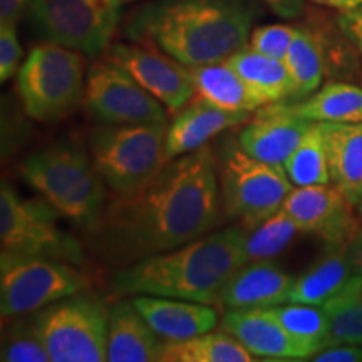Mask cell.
<instances>
[{
    "label": "cell",
    "instance_id": "40",
    "mask_svg": "<svg viewBox=\"0 0 362 362\" xmlns=\"http://www.w3.org/2000/svg\"><path fill=\"white\" fill-rule=\"evenodd\" d=\"M312 2L319 4V6L337 8V11H349V8L362 6V0H312Z\"/></svg>",
    "mask_w": 362,
    "mask_h": 362
},
{
    "label": "cell",
    "instance_id": "37",
    "mask_svg": "<svg viewBox=\"0 0 362 362\" xmlns=\"http://www.w3.org/2000/svg\"><path fill=\"white\" fill-rule=\"evenodd\" d=\"M30 0H0V25H17Z\"/></svg>",
    "mask_w": 362,
    "mask_h": 362
},
{
    "label": "cell",
    "instance_id": "1",
    "mask_svg": "<svg viewBox=\"0 0 362 362\" xmlns=\"http://www.w3.org/2000/svg\"><path fill=\"white\" fill-rule=\"evenodd\" d=\"M220 183L208 144L176 156L141 187L115 193L89 230L112 264H133L200 238L216 225Z\"/></svg>",
    "mask_w": 362,
    "mask_h": 362
},
{
    "label": "cell",
    "instance_id": "9",
    "mask_svg": "<svg viewBox=\"0 0 362 362\" xmlns=\"http://www.w3.org/2000/svg\"><path fill=\"white\" fill-rule=\"evenodd\" d=\"M88 287V275L69 262L11 252H2L0 257V310L4 317L34 314Z\"/></svg>",
    "mask_w": 362,
    "mask_h": 362
},
{
    "label": "cell",
    "instance_id": "6",
    "mask_svg": "<svg viewBox=\"0 0 362 362\" xmlns=\"http://www.w3.org/2000/svg\"><path fill=\"white\" fill-rule=\"evenodd\" d=\"M168 124H106L90 134V156L112 193L141 187L166 158Z\"/></svg>",
    "mask_w": 362,
    "mask_h": 362
},
{
    "label": "cell",
    "instance_id": "42",
    "mask_svg": "<svg viewBox=\"0 0 362 362\" xmlns=\"http://www.w3.org/2000/svg\"><path fill=\"white\" fill-rule=\"evenodd\" d=\"M124 2H133V0H124Z\"/></svg>",
    "mask_w": 362,
    "mask_h": 362
},
{
    "label": "cell",
    "instance_id": "29",
    "mask_svg": "<svg viewBox=\"0 0 362 362\" xmlns=\"http://www.w3.org/2000/svg\"><path fill=\"white\" fill-rule=\"evenodd\" d=\"M320 307L329 319L330 346H362V275H352Z\"/></svg>",
    "mask_w": 362,
    "mask_h": 362
},
{
    "label": "cell",
    "instance_id": "38",
    "mask_svg": "<svg viewBox=\"0 0 362 362\" xmlns=\"http://www.w3.org/2000/svg\"><path fill=\"white\" fill-rule=\"evenodd\" d=\"M272 11L284 19H297L304 13V0H264Z\"/></svg>",
    "mask_w": 362,
    "mask_h": 362
},
{
    "label": "cell",
    "instance_id": "27",
    "mask_svg": "<svg viewBox=\"0 0 362 362\" xmlns=\"http://www.w3.org/2000/svg\"><path fill=\"white\" fill-rule=\"evenodd\" d=\"M284 62L291 72L293 83L291 101H302L309 98L322 83L325 72L322 40L305 27H297Z\"/></svg>",
    "mask_w": 362,
    "mask_h": 362
},
{
    "label": "cell",
    "instance_id": "34",
    "mask_svg": "<svg viewBox=\"0 0 362 362\" xmlns=\"http://www.w3.org/2000/svg\"><path fill=\"white\" fill-rule=\"evenodd\" d=\"M22 47L16 25H0V81L6 83L19 69Z\"/></svg>",
    "mask_w": 362,
    "mask_h": 362
},
{
    "label": "cell",
    "instance_id": "15",
    "mask_svg": "<svg viewBox=\"0 0 362 362\" xmlns=\"http://www.w3.org/2000/svg\"><path fill=\"white\" fill-rule=\"evenodd\" d=\"M314 121L284 111L279 103L260 107L238 136V144L248 155L272 166L284 168L287 158L304 139Z\"/></svg>",
    "mask_w": 362,
    "mask_h": 362
},
{
    "label": "cell",
    "instance_id": "24",
    "mask_svg": "<svg viewBox=\"0 0 362 362\" xmlns=\"http://www.w3.org/2000/svg\"><path fill=\"white\" fill-rule=\"evenodd\" d=\"M284 111L314 123H361L362 89L347 83H327L302 101L279 103Z\"/></svg>",
    "mask_w": 362,
    "mask_h": 362
},
{
    "label": "cell",
    "instance_id": "31",
    "mask_svg": "<svg viewBox=\"0 0 362 362\" xmlns=\"http://www.w3.org/2000/svg\"><path fill=\"white\" fill-rule=\"evenodd\" d=\"M297 232L300 230L296 221L280 208L277 214L255 226L250 235L247 233L245 252L248 262L274 259L275 255L285 250V247L292 242Z\"/></svg>",
    "mask_w": 362,
    "mask_h": 362
},
{
    "label": "cell",
    "instance_id": "13",
    "mask_svg": "<svg viewBox=\"0 0 362 362\" xmlns=\"http://www.w3.org/2000/svg\"><path fill=\"white\" fill-rule=\"evenodd\" d=\"M106 59L128 72L170 111H181L197 96L188 67L155 47L110 44Z\"/></svg>",
    "mask_w": 362,
    "mask_h": 362
},
{
    "label": "cell",
    "instance_id": "39",
    "mask_svg": "<svg viewBox=\"0 0 362 362\" xmlns=\"http://www.w3.org/2000/svg\"><path fill=\"white\" fill-rule=\"evenodd\" d=\"M347 255L354 275H362V226L347 243Z\"/></svg>",
    "mask_w": 362,
    "mask_h": 362
},
{
    "label": "cell",
    "instance_id": "33",
    "mask_svg": "<svg viewBox=\"0 0 362 362\" xmlns=\"http://www.w3.org/2000/svg\"><path fill=\"white\" fill-rule=\"evenodd\" d=\"M296 29L297 27L284 24L257 27L252 30L250 39H248V47L269 57L284 61L296 35Z\"/></svg>",
    "mask_w": 362,
    "mask_h": 362
},
{
    "label": "cell",
    "instance_id": "16",
    "mask_svg": "<svg viewBox=\"0 0 362 362\" xmlns=\"http://www.w3.org/2000/svg\"><path fill=\"white\" fill-rule=\"evenodd\" d=\"M296 279L270 260L245 264L235 272L220 293L226 309L275 307L288 304Z\"/></svg>",
    "mask_w": 362,
    "mask_h": 362
},
{
    "label": "cell",
    "instance_id": "28",
    "mask_svg": "<svg viewBox=\"0 0 362 362\" xmlns=\"http://www.w3.org/2000/svg\"><path fill=\"white\" fill-rule=\"evenodd\" d=\"M293 339L305 359L330 346L329 319L320 305L291 304L267 307Z\"/></svg>",
    "mask_w": 362,
    "mask_h": 362
},
{
    "label": "cell",
    "instance_id": "18",
    "mask_svg": "<svg viewBox=\"0 0 362 362\" xmlns=\"http://www.w3.org/2000/svg\"><path fill=\"white\" fill-rule=\"evenodd\" d=\"M248 116L250 112L221 110L194 96L166 129V158L173 160L205 146L221 131L245 123Z\"/></svg>",
    "mask_w": 362,
    "mask_h": 362
},
{
    "label": "cell",
    "instance_id": "12",
    "mask_svg": "<svg viewBox=\"0 0 362 362\" xmlns=\"http://www.w3.org/2000/svg\"><path fill=\"white\" fill-rule=\"evenodd\" d=\"M84 96L89 111L104 124H168L163 104L107 59L89 67Z\"/></svg>",
    "mask_w": 362,
    "mask_h": 362
},
{
    "label": "cell",
    "instance_id": "20",
    "mask_svg": "<svg viewBox=\"0 0 362 362\" xmlns=\"http://www.w3.org/2000/svg\"><path fill=\"white\" fill-rule=\"evenodd\" d=\"M166 341L139 314L133 300H121L110 310L107 361L160 362Z\"/></svg>",
    "mask_w": 362,
    "mask_h": 362
},
{
    "label": "cell",
    "instance_id": "2",
    "mask_svg": "<svg viewBox=\"0 0 362 362\" xmlns=\"http://www.w3.org/2000/svg\"><path fill=\"white\" fill-rule=\"evenodd\" d=\"M250 0H151L131 13L124 35L185 66L226 61L250 39Z\"/></svg>",
    "mask_w": 362,
    "mask_h": 362
},
{
    "label": "cell",
    "instance_id": "25",
    "mask_svg": "<svg viewBox=\"0 0 362 362\" xmlns=\"http://www.w3.org/2000/svg\"><path fill=\"white\" fill-rule=\"evenodd\" d=\"M226 62L267 104L291 101L293 83L284 61L265 56L245 45L226 59Z\"/></svg>",
    "mask_w": 362,
    "mask_h": 362
},
{
    "label": "cell",
    "instance_id": "17",
    "mask_svg": "<svg viewBox=\"0 0 362 362\" xmlns=\"http://www.w3.org/2000/svg\"><path fill=\"white\" fill-rule=\"evenodd\" d=\"M133 304L158 336L166 342L187 341L210 332L218 324V314L208 304L160 296H134Z\"/></svg>",
    "mask_w": 362,
    "mask_h": 362
},
{
    "label": "cell",
    "instance_id": "22",
    "mask_svg": "<svg viewBox=\"0 0 362 362\" xmlns=\"http://www.w3.org/2000/svg\"><path fill=\"white\" fill-rule=\"evenodd\" d=\"M197 98L226 111L252 112L267 103L248 86L226 61L202 66H187Z\"/></svg>",
    "mask_w": 362,
    "mask_h": 362
},
{
    "label": "cell",
    "instance_id": "4",
    "mask_svg": "<svg viewBox=\"0 0 362 362\" xmlns=\"http://www.w3.org/2000/svg\"><path fill=\"white\" fill-rule=\"evenodd\" d=\"M22 175L59 214L88 232L96 225L106 181L83 149L67 143L40 149L22 165Z\"/></svg>",
    "mask_w": 362,
    "mask_h": 362
},
{
    "label": "cell",
    "instance_id": "3",
    "mask_svg": "<svg viewBox=\"0 0 362 362\" xmlns=\"http://www.w3.org/2000/svg\"><path fill=\"white\" fill-rule=\"evenodd\" d=\"M245 240L247 233L232 226L173 250L144 257L116 272L112 291L218 304L225 284L248 264Z\"/></svg>",
    "mask_w": 362,
    "mask_h": 362
},
{
    "label": "cell",
    "instance_id": "32",
    "mask_svg": "<svg viewBox=\"0 0 362 362\" xmlns=\"http://www.w3.org/2000/svg\"><path fill=\"white\" fill-rule=\"evenodd\" d=\"M4 362H45L51 361L47 349L40 341L30 320H19L8 327L2 342Z\"/></svg>",
    "mask_w": 362,
    "mask_h": 362
},
{
    "label": "cell",
    "instance_id": "7",
    "mask_svg": "<svg viewBox=\"0 0 362 362\" xmlns=\"http://www.w3.org/2000/svg\"><path fill=\"white\" fill-rule=\"evenodd\" d=\"M17 90L30 117L56 121L84 96V59L81 52L52 42L35 45L17 74Z\"/></svg>",
    "mask_w": 362,
    "mask_h": 362
},
{
    "label": "cell",
    "instance_id": "23",
    "mask_svg": "<svg viewBox=\"0 0 362 362\" xmlns=\"http://www.w3.org/2000/svg\"><path fill=\"white\" fill-rule=\"evenodd\" d=\"M352 275L354 272L347 255V243L325 242V248L319 259L309 270L296 279L288 302L322 305L334 293L341 291Z\"/></svg>",
    "mask_w": 362,
    "mask_h": 362
},
{
    "label": "cell",
    "instance_id": "35",
    "mask_svg": "<svg viewBox=\"0 0 362 362\" xmlns=\"http://www.w3.org/2000/svg\"><path fill=\"white\" fill-rule=\"evenodd\" d=\"M337 25L344 37L354 45L356 51L362 57V6L342 11L337 19Z\"/></svg>",
    "mask_w": 362,
    "mask_h": 362
},
{
    "label": "cell",
    "instance_id": "8",
    "mask_svg": "<svg viewBox=\"0 0 362 362\" xmlns=\"http://www.w3.org/2000/svg\"><path fill=\"white\" fill-rule=\"evenodd\" d=\"M218 176L223 210L248 230L280 211L293 189L284 168L257 160L233 143L220 156Z\"/></svg>",
    "mask_w": 362,
    "mask_h": 362
},
{
    "label": "cell",
    "instance_id": "30",
    "mask_svg": "<svg viewBox=\"0 0 362 362\" xmlns=\"http://www.w3.org/2000/svg\"><path fill=\"white\" fill-rule=\"evenodd\" d=\"M287 178L293 187L327 185L330 181L327 148L320 123H314L298 146L284 165Z\"/></svg>",
    "mask_w": 362,
    "mask_h": 362
},
{
    "label": "cell",
    "instance_id": "14",
    "mask_svg": "<svg viewBox=\"0 0 362 362\" xmlns=\"http://www.w3.org/2000/svg\"><path fill=\"white\" fill-rule=\"evenodd\" d=\"M352 206L334 185H312L293 188L282 210L300 232L315 233L329 243H349L361 228Z\"/></svg>",
    "mask_w": 362,
    "mask_h": 362
},
{
    "label": "cell",
    "instance_id": "5",
    "mask_svg": "<svg viewBox=\"0 0 362 362\" xmlns=\"http://www.w3.org/2000/svg\"><path fill=\"white\" fill-rule=\"evenodd\" d=\"M30 324L52 362L107 361L110 310L101 298L76 293L44 307Z\"/></svg>",
    "mask_w": 362,
    "mask_h": 362
},
{
    "label": "cell",
    "instance_id": "19",
    "mask_svg": "<svg viewBox=\"0 0 362 362\" xmlns=\"http://www.w3.org/2000/svg\"><path fill=\"white\" fill-rule=\"evenodd\" d=\"M221 327L237 337L253 356L265 359H305L267 307L228 309L221 319Z\"/></svg>",
    "mask_w": 362,
    "mask_h": 362
},
{
    "label": "cell",
    "instance_id": "36",
    "mask_svg": "<svg viewBox=\"0 0 362 362\" xmlns=\"http://www.w3.org/2000/svg\"><path fill=\"white\" fill-rule=\"evenodd\" d=\"M317 362H362V347L354 344L330 346L312 357Z\"/></svg>",
    "mask_w": 362,
    "mask_h": 362
},
{
    "label": "cell",
    "instance_id": "11",
    "mask_svg": "<svg viewBox=\"0 0 362 362\" xmlns=\"http://www.w3.org/2000/svg\"><path fill=\"white\" fill-rule=\"evenodd\" d=\"M59 215L49 202L25 200L4 181L0 189L2 252L83 264V248L59 228Z\"/></svg>",
    "mask_w": 362,
    "mask_h": 362
},
{
    "label": "cell",
    "instance_id": "21",
    "mask_svg": "<svg viewBox=\"0 0 362 362\" xmlns=\"http://www.w3.org/2000/svg\"><path fill=\"white\" fill-rule=\"evenodd\" d=\"M320 126L327 148L330 181L356 206L362 198V121Z\"/></svg>",
    "mask_w": 362,
    "mask_h": 362
},
{
    "label": "cell",
    "instance_id": "41",
    "mask_svg": "<svg viewBox=\"0 0 362 362\" xmlns=\"http://www.w3.org/2000/svg\"><path fill=\"white\" fill-rule=\"evenodd\" d=\"M356 210H357V214H359V216H361V220H362V198L359 202L356 203Z\"/></svg>",
    "mask_w": 362,
    "mask_h": 362
},
{
    "label": "cell",
    "instance_id": "26",
    "mask_svg": "<svg viewBox=\"0 0 362 362\" xmlns=\"http://www.w3.org/2000/svg\"><path fill=\"white\" fill-rule=\"evenodd\" d=\"M250 351L228 332H205L187 341L166 342L160 362H252Z\"/></svg>",
    "mask_w": 362,
    "mask_h": 362
},
{
    "label": "cell",
    "instance_id": "10",
    "mask_svg": "<svg viewBox=\"0 0 362 362\" xmlns=\"http://www.w3.org/2000/svg\"><path fill=\"white\" fill-rule=\"evenodd\" d=\"M124 0H30L27 17L45 42L98 56L110 47Z\"/></svg>",
    "mask_w": 362,
    "mask_h": 362
}]
</instances>
